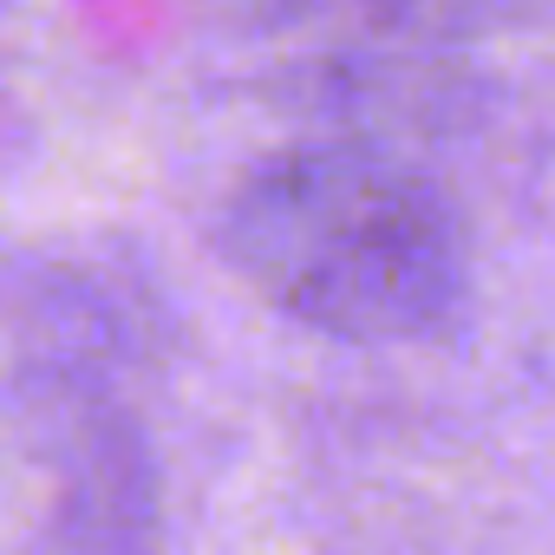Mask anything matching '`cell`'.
Wrapping results in <instances>:
<instances>
[{"label":"cell","mask_w":555,"mask_h":555,"mask_svg":"<svg viewBox=\"0 0 555 555\" xmlns=\"http://www.w3.org/2000/svg\"><path fill=\"white\" fill-rule=\"evenodd\" d=\"M222 248L268 308L366 347L444 334L470 288L451 196L360 144H295L255 164L222 209Z\"/></svg>","instance_id":"cell-1"}]
</instances>
